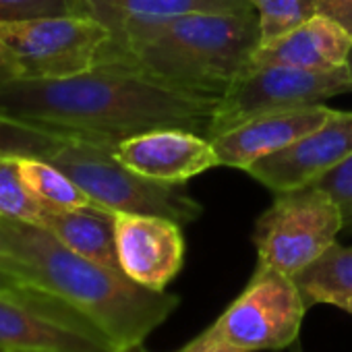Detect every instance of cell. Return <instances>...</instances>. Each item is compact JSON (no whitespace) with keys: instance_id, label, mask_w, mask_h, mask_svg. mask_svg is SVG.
Returning a JSON list of instances; mask_svg holds the SVG:
<instances>
[{"instance_id":"obj_1","label":"cell","mask_w":352,"mask_h":352,"mask_svg":"<svg viewBox=\"0 0 352 352\" xmlns=\"http://www.w3.org/2000/svg\"><path fill=\"white\" fill-rule=\"evenodd\" d=\"M220 98L166 87L129 67L100 63L56 79L0 85V118L54 137L118 145L153 129H187L210 137Z\"/></svg>"},{"instance_id":"obj_2","label":"cell","mask_w":352,"mask_h":352,"mask_svg":"<svg viewBox=\"0 0 352 352\" xmlns=\"http://www.w3.org/2000/svg\"><path fill=\"white\" fill-rule=\"evenodd\" d=\"M0 272L48 292L102 327L124 350L141 344L179 307V296L151 290L60 243L46 226L0 218Z\"/></svg>"},{"instance_id":"obj_3","label":"cell","mask_w":352,"mask_h":352,"mask_svg":"<svg viewBox=\"0 0 352 352\" xmlns=\"http://www.w3.org/2000/svg\"><path fill=\"white\" fill-rule=\"evenodd\" d=\"M108 32L100 63L122 65L166 87L212 98H220L247 69L261 42L255 11L124 21Z\"/></svg>"},{"instance_id":"obj_4","label":"cell","mask_w":352,"mask_h":352,"mask_svg":"<svg viewBox=\"0 0 352 352\" xmlns=\"http://www.w3.org/2000/svg\"><path fill=\"white\" fill-rule=\"evenodd\" d=\"M114 149L116 145L104 141L58 137L44 160L69 174L91 204L110 212L164 216L181 226L204 214L201 204L189 195L185 185L145 179L124 166Z\"/></svg>"},{"instance_id":"obj_5","label":"cell","mask_w":352,"mask_h":352,"mask_svg":"<svg viewBox=\"0 0 352 352\" xmlns=\"http://www.w3.org/2000/svg\"><path fill=\"white\" fill-rule=\"evenodd\" d=\"M342 230V212L319 185L276 193L274 204L257 218L253 228L257 263L296 278L336 245Z\"/></svg>"},{"instance_id":"obj_6","label":"cell","mask_w":352,"mask_h":352,"mask_svg":"<svg viewBox=\"0 0 352 352\" xmlns=\"http://www.w3.org/2000/svg\"><path fill=\"white\" fill-rule=\"evenodd\" d=\"M110 32L89 15L44 17L0 23V50L19 71V79H56L100 65Z\"/></svg>"},{"instance_id":"obj_7","label":"cell","mask_w":352,"mask_h":352,"mask_svg":"<svg viewBox=\"0 0 352 352\" xmlns=\"http://www.w3.org/2000/svg\"><path fill=\"white\" fill-rule=\"evenodd\" d=\"M0 350L120 352L87 315L23 284L0 288Z\"/></svg>"},{"instance_id":"obj_8","label":"cell","mask_w":352,"mask_h":352,"mask_svg":"<svg viewBox=\"0 0 352 352\" xmlns=\"http://www.w3.org/2000/svg\"><path fill=\"white\" fill-rule=\"evenodd\" d=\"M346 91H352L348 67L333 71H305L278 65H247V69L220 96L210 139L255 116L323 104Z\"/></svg>"},{"instance_id":"obj_9","label":"cell","mask_w":352,"mask_h":352,"mask_svg":"<svg viewBox=\"0 0 352 352\" xmlns=\"http://www.w3.org/2000/svg\"><path fill=\"white\" fill-rule=\"evenodd\" d=\"M307 309L292 276L257 263L245 290L212 327L245 352L286 350L298 340Z\"/></svg>"},{"instance_id":"obj_10","label":"cell","mask_w":352,"mask_h":352,"mask_svg":"<svg viewBox=\"0 0 352 352\" xmlns=\"http://www.w3.org/2000/svg\"><path fill=\"white\" fill-rule=\"evenodd\" d=\"M352 155V112L336 110L327 122L292 145L253 162L245 172L274 193L315 185Z\"/></svg>"},{"instance_id":"obj_11","label":"cell","mask_w":352,"mask_h":352,"mask_svg":"<svg viewBox=\"0 0 352 352\" xmlns=\"http://www.w3.org/2000/svg\"><path fill=\"white\" fill-rule=\"evenodd\" d=\"M116 253L124 276L145 288L166 290L185 259L181 224L164 216L118 212Z\"/></svg>"},{"instance_id":"obj_12","label":"cell","mask_w":352,"mask_h":352,"mask_svg":"<svg viewBox=\"0 0 352 352\" xmlns=\"http://www.w3.org/2000/svg\"><path fill=\"white\" fill-rule=\"evenodd\" d=\"M116 157L145 179L185 185L220 166L212 139L187 129H153L116 145Z\"/></svg>"},{"instance_id":"obj_13","label":"cell","mask_w":352,"mask_h":352,"mask_svg":"<svg viewBox=\"0 0 352 352\" xmlns=\"http://www.w3.org/2000/svg\"><path fill=\"white\" fill-rule=\"evenodd\" d=\"M333 112V108L315 104L261 114L212 137V145L218 153L220 166L247 170L253 162L272 155L319 129Z\"/></svg>"},{"instance_id":"obj_14","label":"cell","mask_w":352,"mask_h":352,"mask_svg":"<svg viewBox=\"0 0 352 352\" xmlns=\"http://www.w3.org/2000/svg\"><path fill=\"white\" fill-rule=\"evenodd\" d=\"M352 38L329 17L315 15L270 44H259L249 65L292 67L305 71H333L348 67Z\"/></svg>"},{"instance_id":"obj_15","label":"cell","mask_w":352,"mask_h":352,"mask_svg":"<svg viewBox=\"0 0 352 352\" xmlns=\"http://www.w3.org/2000/svg\"><path fill=\"white\" fill-rule=\"evenodd\" d=\"M40 226H46L75 253L108 270L122 272L116 253V212L96 204L75 210H46Z\"/></svg>"},{"instance_id":"obj_16","label":"cell","mask_w":352,"mask_h":352,"mask_svg":"<svg viewBox=\"0 0 352 352\" xmlns=\"http://www.w3.org/2000/svg\"><path fill=\"white\" fill-rule=\"evenodd\" d=\"M81 15L98 19L106 30L124 21L164 19L191 13L255 11L249 0H77Z\"/></svg>"},{"instance_id":"obj_17","label":"cell","mask_w":352,"mask_h":352,"mask_svg":"<svg viewBox=\"0 0 352 352\" xmlns=\"http://www.w3.org/2000/svg\"><path fill=\"white\" fill-rule=\"evenodd\" d=\"M294 280L307 307L325 302L340 309L344 300L352 298V247L331 245Z\"/></svg>"},{"instance_id":"obj_18","label":"cell","mask_w":352,"mask_h":352,"mask_svg":"<svg viewBox=\"0 0 352 352\" xmlns=\"http://www.w3.org/2000/svg\"><path fill=\"white\" fill-rule=\"evenodd\" d=\"M19 168L25 183L46 210H75L91 204L69 174L44 157L19 155Z\"/></svg>"},{"instance_id":"obj_19","label":"cell","mask_w":352,"mask_h":352,"mask_svg":"<svg viewBox=\"0 0 352 352\" xmlns=\"http://www.w3.org/2000/svg\"><path fill=\"white\" fill-rule=\"evenodd\" d=\"M44 204L25 183L19 155H0V218L42 224Z\"/></svg>"},{"instance_id":"obj_20","label":"cell","mask_w":352,"mask_h":352,"mask_svg":"<svg viewBox=\"0 0 352 352\" xmlns=\"http://www.w3.org/2000/svg\"><path fill=\"white\" fill-rule=\"evenodd\" d=\"M249 5L259 17V44H270L315 17L319 0H249Z\"/></svg>"},{"instance_id":"obj_21","label":"cell","mask_w":352,"mask_h":352,"mask_svg":"<svg viewBox=\"0 0 352 352\" xmlns=\"http://www.w3.org/2000/svg\"><path fill=\"white\" fill-rule=\"evenodd\" d=\"M58 137L0 118V155L46 157Z\"/></svg>"},{"instance_id":"obj_22","label":"cell","mask_w":352,"mask_h":352,"mask_svg":"<svg viewBox=\"0 0 352 352\" xmlns=\"http://www.w3.org/2000/svg\"><path fill=\"white\" fill-rule=\"evenodd\" d=\"M81 15L77 0H0V23Z\"/></svg>"},{"instance_id":"obj_23","label":"cell","mask_w":352,"mask_h":352,"mask_svg":"<svg viewBox=\"0 0 352 352\" xmlns=\"http://www.w3.org/2000/svg\"><path fill=\"white\" fill-rule=\"evenodd\" d=\"M315 185H319L333 197L342 212L344 230L352 232V155L323 174Z\"/></svg>"},{"instance_id":"obj_24","label":"cell","mask_w":352,"mask_h":352,"mask_svg":"<svg viewBox=\"0 0 352 352\" xmlns=\"http://www.w3.org/2000/svg\"><path fill=\"white\" fill-rule=\"evenodd\" d=\"M176 352H245V350L234 346L232 342H228L224 336H220L210 325L204 333L193 338L189 344H185L181 350H176Z\"/></svg>"},{"instance_id":"obj_25","label":"cell","mask_w":352,"mask_h":352,"mask_svg":"<svg viewBox=\"0 0 352 352\" xmlns=\"http://www.w3.org/2000/svg\"><path fill=\"white\" fill-rule=\"evenodd\" d=\"M317 13L336 21L352 38V0H319Z\"/></svg>"},{"instance_id":"obj_26","label":"cell","mask_w":352,"mask_h":352,"mask_svg":"<svg viewBox=\"0 0 352 352\" xmlns=\"http://www.w3.org/2000/svg\"><path fill=\"white\" fill-rule=\"evenodd\" d=\"M13 79H19V71L13 65V60L7 56V52L0 50V85L7 81H13Z\"/></svg>"},{"instance_id":"obj_27","label":"cell","mask_w":352,"mask_h":352,"mask_svg":"<svg viewBox=\"0 0 352 352\" xmlns=\"http://www.w3.org/2000/svg\"><path fill=\"white\" fill-rule=\"evenodd\" d=\"M13 286H19V282H15L11 276H7L5 272H0V288H13Z\"/></svg>"},{"instance_id":"obj_28","label":"cell","mask_w":352,"mask_h":352,"mask_svg":"<svg viewBox=\"0 0 352 352\" xmlns=\"http://www.w3.org/2000/svg\"><path fill=\"white\" fill-rule=\"evenodd\" d=\"M120 352H147V350L143 348V342H141V344L129 346V348H124V350H120Z\"/></svg>"},{"instance_id":"obj_29","label":"cell","mask_w":352,"mask_h":352,"mask_svg":"<svg viewBox=\"0 0 352 352\" xmlns=\"http://www.w3.org/2000/svg\"><path fill=\"white\" fill-rule=\"evenodd\" d=\"M286 350H288V352H305V350H302V346H300V342H298V340H296V342H294V344H292V346H288V348H286Z\"/></svg>"},{"instance_id":"obj_30","label":"cell","mask_w":352,"mask_h":352,"mask_svg":"<svg viewBox=\"0 0 352 352\" xmlns=\"http://www.w3.org/2000/svg\"><path fill=\"white\" fill-rule=\"evenodd\" d=\"M340 309H344V311H348V313H352V298H348V300H344V302L340 305Z\"/></svg>"},{"instance_id":"obj_31","label":"cell","mask_w":352,"mask_h":352,"mask_svg":"<svg viewBox=\"0 0 352 352\" xmlns=\"http://www.w3.org/2000/svg\"><path fill=\"white\" fill-rule=\"evenodd\" d=\"M348 71H350V81H352V52H350V58H348Z\"/></svg>"},{"instance_id":"obj_32","label":"cell","mask_w":352,"mask_h":352,"mask_svg":"<svg viewBox=\"0 0 352 352\" xmlns=\"http://www.w3.org/2000/svg\"><path fill=\"white\" fill-rule=\"evenodd\" d=\"M11 352H34V350H11Z\"/></svg>"},{"instance_id":"obj_33","label":"cell","mask_w":352,"mask_h":352,"mask_svg":"<svg viewBox=\"0 0 352 352\" xmlns=\"http://www.w3.org/2000/svg\"><path fill=\"white\" fill-rule=\"evenodd\" d=\"M0 352H5V350H0Z\"/></svg>"}]
</instances>
